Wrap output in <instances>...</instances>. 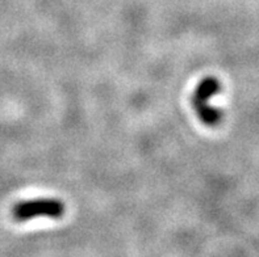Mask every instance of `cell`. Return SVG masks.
<instances>
[{
	"instance_id": "1",
	"label": "cell",
	"mask_w": 259,
	"mask_h": 257,
	"mask_svg": "<svg viewBox=\"0 0 259 257\" xmlns=\"http://www.w3.org/2000/svg\"><path fill=\"white\" fill-rule=\"evenodd\" d=\"M221 92V83L216 76H205L192 94V105L204 125L214 127L223 120V112L209 104V100Z\"/></svg>"
},
{
	"instance_id": "2",
	"label": "cell",
	"mask_w": 259,
	"mask_h": 257,
	"mask_svg": "<svg viewBox=\"0 0 259 257\" xmlns=\"http://www.w3.org/2000/svg\"><path fill=\"white\" fill-rule=\"evenodd\" d=\"M66 212L65 203L57 198H34L21 201L15 205L12 215L15 221L28 222L46 217L50 219H61Z\"/></svg>"
}]
</instances>
